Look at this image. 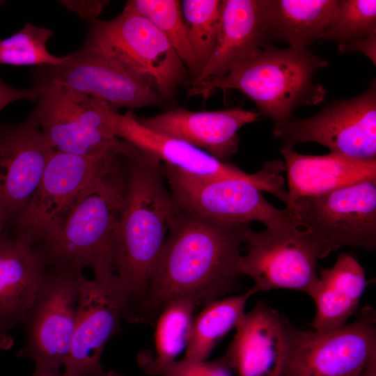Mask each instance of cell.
Instances as JSON below:
<instances>
[{
    "instance_id": "6da1fadb",
    "label": "cell",
    "mask_w": 376,
    "mask_h": 376,
    "mask_svg": "<svg viewBox=\"0 0 376 376\" xmlns=\"http://www.w3.org/2000/svg\"><path fill=\"white\" fill-rule=\"evenodd\" d=\"M249 224L178 211L152 269L146 292L127 314L130 322L157 319L166 303L186 297L203 306L240 287V245Z\"/></svg>"
},
{
    "instance_id": "7a4b0ae2",
    "label": "cell",
    "mask_w": 376,
    "mask_h": 376,
    "mask_svg": "<svg viewBox=\"0 0 376 376\" xmlns=\"http://www.w3.org/2000/svg\"><path fill=\"white\" fill-rule=\"evenodd\" d=\"M128 158L117 156L88 183L58 224L33 247L47 267L93 269L95 278L115 274L118 227Z\"/></svg>"
},
{
    "instance_id": "3957f363",
    "label": "cell",
    "mask_w": 376,
    "mask_h": 376,
    "mask_svg": "<svg viewBox=\"0 0 376 376\" xmlns=\"http://www.w3.org/2000/svg\"><path fill=\"white\" fill-rule=\"evenodd\" d=\"M127 185L115 253L116 275L129 309L143 298L178 207L166 185L162 162L130 143Z\"/></svg>"
},
{
    "instance_id": "277c9868",
    "label": "cell",
    "mask_w": 376,
    "mask_h": 376,
    "mask_svg": "<svg viewBox=\"0 0 376 376\" xmlns=\"http://www.w3.org/2000/svg\"><path fill=\"white\" fill-rule=\"evenodd\" d=\"M328 64L306 48L270 45L226 75L191 86L189 95L207 97L217 89L237 90L254 102L260 116L279 123L295 109L324 100L327 91L314 76Z\"/></svg>"
},
{
    "instance_id": "5b68a950",
    "label": "cell",
    "mask_w": 376,
    "mask_h": 376,
    "mask_svg": "<svg viewBox=\"0 0 376 376\" xmlns=\"http://www.w3.org/2000/svg\"><path fill=\"white\" fill-rule=\"evenodd\" d=\"M88 22L84 45L148 81L164 97L185 78L187 68L169 42L130 1L114 18Z\"/></svg>"
},
{
    "instance_id": "8992f818",
    "label": "cell",
    "mask_w": 376,
    "mask_h": 376,
    "mask_svg": "<svg viewBox=\"0 0 376 376\" xmlns=\"http://www.w3.org/2000/svg\"><path fill=\"white\" fill-rule=\"evenodd\" d=\"M285 208L293 225L315 244L320 259L345 246L376 248V180L301 197Z\"/></svg>"
},
{
    "instance_id": "52a82bcc",
    "label": "cell",
    "mask_w": 376,
    "mask_h": 376,
    "mask_svg": "<svg viewBox=\"0 0 376 376\" xmlns=\"http://www.w3.org/2000/svg\"><path fill=\"white\" fill-rule=\"evenodd\" d=\"M376 357V312L363 307L350 324L328 331L292 327L279 376H360Z\"/></svg>"
},
{
    "instance_id": "ba28073f",
    "label": "cell",
    "mask_w": 376,
    "mask_h": 376,
    "mask_svg": "<svg viewBox=\"0 0 376 376\" xmlns=\"http://www.w3.org/2000/svg\"><path fill=\"white\" fill-rule=\"evenodd\" d=\"M37 87L42 91L31 113L56 150L95 157L123 150L127 142L112 133L102 101L56 83Z\"/></svg>"
},
{
    "instance_id": "9c48e42d",
    "label": "cell",
    "mask_w": 376,
    "mask_h": 376,
    "mask_svg": "<svg viewBox=\"0 0 376 376\" xmlns=\"http://www.w3.org/2000/svg\"><path fill=\"white\" fill-rule=\"evenodd\" d=\"M81 270L50 267L22 323L25 343L17 357L35 366L59 370L67 359L75 329Z\"/></svg>"
},
{
    "instance_id": "30bf717a",
    "label": "cell",
    "mask_w": 376,
    "mask_h": 376,
    "mask_svg": "<svg viewBox=\"0 0 376 376\" xmlns=\"http://www.w3.org/2000/svg\"><path fill=\"white\" fill-rule=\"evenodd\" d=\"M162 169L171 197L181 210L225 222L259 221L266 228L292 225L287 210L273 206L252 181L197 176L163 163Z\"/></svg>"
},
{
    "instance_id": "8fae6325",
    "label": "cell",
    "mask_w": 376,
    "mask_h": 376,
    "mask_svg": "<svg viewBox=\"0 0 376 376\" xmlns=\"http://www.w3.org/2000/svg\"><path fill=\"white\" fill-rule=\"evenodd\" d=\"M272 134L282 140L281 147L315 142L330 152L376 159L375 79L359 95L334 101L313 116L275 123Z\"/></svg>"
},
{
    "instance_id": "7c38bea8",
    "label": "cell",
    "mask_w": 376,
    "mask_h": 376,
    "mask_svg": "<svg viewBox=\"0 0 376 376\" xmlns=\"http://www.w3.org/2000/svg\"><path fill=\"white\" fill-rule=\"evenodd\" d=\"M247 253L238 269L250 276L259 291L287 289L309 296L318 279L320 254L312 240L294 225L266 228L244 236Z\"/></svg>"
},
{
    "instance_id": "4fadbf2b",
    "label": "cell",
    "mask_w": 376,
    "mask_h": 376,
    "mask_svg": "<svg viewBox=\"0 0 376 376\" xmlns=\"http://www.w3.org/2000/svg\"><path fill=\"white\" fill-rule=\"evenodd\" d=\"M102 110L113 135L151 154L163 164L201 177L243 179L257 184L263 191L281 198L285 191L284 171L278 160L265 162L257 172L248 174L228 163L182 140L155 132L141 125L130 109L124 114L102 102Z\"/></svg>"
},
{
    "instance_id": "5bb4252c",
    "label": "cell",
    "mask_w": 376,
    "mask_h": 376,
    "mask_svg": "<svg viewBox=\"0 0 376 376\" xmlns=\"http://www.w3.org/2000/svg\"><path fill=\"white\" fill-rule=\"evenodd\" d=\"M32 78L35 86L58 84L117 111L159 104L165 98L148 81L84 45L60 65L37 66Z\"/></svg>"
},
{
    "instance_id": "9a60e30c",
    "label": "cell",
    "mask_w": 376,
    "mask_h": 376,
    "mask_svg": "<svg viewBox=\"0 0 376 376\" xmlns=\"http://www.w3.org/2000/svg\"><path fill=\"white\" fill-rule=\"evenodd\" d=\"M129 309L125 289L117 275L84 278L75 329L64 364L65 376H102L101 356L107 341L120 332Z\"/></svg>"
},
{
    "instance_id": "2e32d148",
    "label": "cell",
    "mask_w": 376,
    "mask_h": 376,
    "mask_svg": "<svg viewBox=\"0 0 376 376\" xmlns=\"http://www.w3.org/2000/svg\"><path fill=\"white\" fill-rule=\"evenodd\" d=\"M123 150L104 157L55 150L31 201L10 223L14 237L32 246L38 243L63 218L91 179Z\"/></svg>"
},
{
    "instance_id": "e0dca14e",
    "label": "cell",
    "mask_w": 376,
    "mask_h": 376,
    "mask_svg": "<svg viewBox=\"0 0 376 376\" xmlns=\"http://www.w3.org/2000/svg\"><path fill=\"white\" fill-rule=\"evenodd\" d=\"M55 150L31 113L19 123L0 121V204L8 224L31 201Z\"/></svg>"
},
{
    "instance_id": "ac0fdd59",
    "label": "cell",
    "mask_w": 376,
    "mask_h": 376,
    "mask_svg": "<svg viewBox=\"0 0 376 376\" xmlns=\"http://www.w3.org/2000/svg\"><path fill=\"white\" fill-rule=\"evenodd\" d=\"M259 116L257 111L237 107L210 111L176 108L136 118L155 132L185 141L219 161L228 163L238 151V131Z\"/></svg>"
},
{
    "instance_id": "d6986e66",
    "label": "cell",
    "mask_w": 376,
    "mask_h": 376,
    "mask_svg": "<svg viewBox=\"0 0 376 376\" xmlns=\"http://www.w3.org/2000/svg\"><path fill=\"white\" fill-rule=\"evenodd\" d=\"M293 325L259 300L245 313L225 354L237 376H279Z\"/></svg>"
},
{
    "instance_id": "ffe728a7",
    "label": "cell",
    "mask_w": 376,
    "mask_h": 376,
    "mask_svg": "<svg viewBox=\"0 0 376 376\" xmlns=\"http://www.w3.org/2000/svg\"><path fill=\"white\" fill-rule=\"evenodd\" d=\"M270 45L263 0H223L213 52L199 74L185 84L191 87L220 78Z\"/></svg>"
},
{
    "instance_id": "44dd1931",
    "label": "cell",
    "mask_w": 376,
    "mask_h": 376,
    "mask_svg": "<svg viewBox=\"0 0 376 376\" xmlns=\"http://www.w3.org/2000/svg\"><path fill=\"white\" fill-rule=\"evenodd\" d=\"M47 270L32 245L15 237L0 240V349L12 346L11 331L24 321Z\"/></svg>"
},
{
    "instance_id": "7402d4cb",
    "label": "cell",
    "mask_w": 376,
    "mask_h": 376,
    "mask_svg": "<svg viewBox=\"0 0 376 376\" xmlns=\"http://www.w3.org/2000/svg\"><path fill=\"white\" fill-rule=\"evenodd\" d=\"M288 178L289 203L319 196L366 180H376V159L361 160L330 152L306 155L281 147ZM285 203V204H286Z\"/></svg>"
},
{
    "instance_id": "603a6c76",
    "label": "cell",
    "mask_w": 376,
    "mask_h": 376,
    "mask_svg": "<svg viewBox=\"0 0 376 376\" xmlns=\"http://www.w3.org/2000/svg\"><path fill=\"white\" fill-rule=\"evenodd\" d=\"M366 285L364 269L350 253H341L331 267L319 269L318 279L309 295L315 306L313 330L328 331L347 324L359 313Z\"/></svg>"
},
{
    "instance_id": "cb8c5ba5",
    "label": "cell",
    "mask_w": 376,
    "mask_h": 376,
    "mask_svg": "<svg viewBox=\"0 0 376 376\" xmlns=\"http://www.w3.org/2000/svg\"><path fill=\"white\" fill-rule=\"evenodd\" d=\"M339 1L263 0L272 40L306 48L322 36L334 19Z\"/></svg>"
},
{
    "instance_id": "d4e9b609",
    "label": "cell",
    "mask_w": 376,
    "mask_h": 376,
    "mask_svg": "<svg viewBox=\"0 0 376 376\" xmlns=\"http://www.w3.org/2000/svg\"><path fill=\"white\" fill-rule=\"evenodd\" d=\"M256 293L252 287L242 294L205 304L194 317L185 359L205 361L221 339L236 328L245 314L248 299Z\"/></svg>"
},
{
    "instance_id": "484cf974",
    "label": "cell",
    "mask_w": 376,
    "mask_h": 376,
    "mask_svg": "<svg viewBox=\"0 0 376 376\" xmlns=\"http://www.w3.org/2000/svg\"><path fill=\"white\" fill-rule=\"evenodd\" d=\"M135 9L148 18L164 36L178 57L192 74V78L200 72V67L192 52L180 1L178 0H132Z\"/></svg>"
},
{
    "instance_id": "4316f807",
    "label": "cell",
    "mask_w": 376,
    "mask_h": 376,
    "mask_svg": "<svg viewBox=\"0 0 376 376\" xmlns=\"http://www.w3.org/2000/svg\"><path fill=\"white\" fill-rule=\"evenodd\" d=\"M198 306L196 301L186 297L165 304L157 318L155 331L156 356L159 359L173 361L187 347L194 313Z\"/></svg>"
},
{
    "instance_id": "83f0119b",
    "label": "cell",
    "mask_w": 376,
    "mask_h": 376,
    "mask_svg": "<svg viewBox=\"0 0 376 376\" xmlns=\"http://www.w3.org/2000/svg\"><path fill=\"white\" fill-rule=\"evenodd\" d=\"M223 0H183L181 11L192 52L200 71L214 48Z\"/></svg>"
},
{
    "instance_id": "f1b7e54d",
    "label": "cell",
    "mask_w": 376,
    "mask_h": 376,
    "mask_svg": "<svg viewBox=\"0 0 376 376\" xmlns=\"http://www.w3.org/2000/svg\"><path fill=\"white\" fill-rule=\"evenodd\" d=\"M52 35L49 29L26 24L13 36L0 39V65L41 66L63 63L66 56L57 57L47 50V43Z\"/></svg>"
},
{
    "instance_id": "f546056e",
    "label": "cell",
    "mask_w": 376,
    "mask_h": 376,
    "mask_svg": "<svg viewBox=\"0 0 376 376\" xmlns=\"http://www.w3.org/2000/svg\"><path fill=\"white\" fill-rule=\"evenodd\" d=\"M376 36V1H339L337 13L322 39L338 47Z\"/></svg>"
},
{
    "instance_id": "4dcf8cb0",
    "label": "cell",
    "mask_w": 376,
    "mask_h": 376,
    "mask_svg": "<svg viewBox=\"0 0 376 376\" xmlns=\"http://www.w3.org/2000/svg\"><path fill=\"white\" fill-rule=\"evenodd\" d=\"M139 368L152 376H233V369L227 357L212 361L183 359L180 361H164L148 350L140 351L136 356Z\"/></svg>"
},
{
    "instance_id": "1f68e13d",
    "label": "cell",
    "mask_w": 376,
    "mask_h": 376,
    "mask_svg": "<svg viewBox=\"0 0 376 376\" xmlns=\"http://www.w3.org/2000/svg\"><path fill=\"white\" fill-rule=\"evenodd\" d=\"M42 88L37 86L26 89L12 88L4 84L0 79V111L13 102L25 100L37 102Z\"/></svg>"
},
{
    "instance_id": "d6a6232c",
    "label": "cell",
    "mask_w": 376,
    "mask_h": 376,
    "mask_svg": "<svg viewBox=\"0 0 376 376\" xmlns=\"http://www.w3.org/2000/svg\"><path fill=\"white\" fill-rule=\"evenodd\" d=\"M61 3L68 9L77 13L88 22L97 19V16L104 8L103 1H61Z\"/></svg>"
},
{
    "instance_id": "836d02e7",
    "label": "cell",
    "mask_w": 376,
    "mask_h": 376,
    "mask_svg": "<svg viewBox=\"0 0 376 376\" xmlns=\"http://www.w3.org/2000/svg\"><path fill=\"white\" fill-rule=\"evenodd\" d=\"M338 48L341 52H360L366 55L375 65L376 64V36L362 39Z\"/></svg>"
},
{
    "instance_id": "e575fe53",
    "label": "cell",
    "mask_w": 376,
    "mask_h": 376,
    "mask_svg": "<svg viewBox=\"0 0 376 376\" xmlns=\"http://www.w3.org/2000/svg\"><path fill=\"white\" fill-rule=\"evenodd\" d=\"M32 376H65L64 373H61L59 370L53 369L48 367L35 366V370Z\"/></svg>"
},
{
    "instance_id": "d590c367",
    "label": "cell",
    "mask_w": 376,
    "mask_h": 376,
    "mask_svg": "<svg viewBox=\"0 0 376 376\" xmlns=\"http://www.w3.org/2000/svg\"><path fill=\"white\" fill-rule=\"evenodd\" d=\"M8 224L9 219L8 215L4 208L0 204V240L5 237L4 230L6 228V226H7Z\"/></svg>"
},
{
    "instance_id": "8d00e7d4",
    "label": "cell",
    "mask_w": 376,
    "mask_h": 376,
    "mask_svg": "<svg viewBox=\"0 0 376 376\" xmlns=\"http://www.w3.org/2000/svg\"><path fill=\"white\" fill-rule=\"evenodd\" d=\"M360 376H376V357L370 361Z\"/></svg>"
},
{
    "instance_id": "74e56055",
    "label": "cell",
    "mask_w": 376,
    "mask_h": 376,
    "mask_svg": "<svg viewBox=\"0 0 376 376\" xmlns=\"http://www.w3.org/2000/svg\"><path fill=\"white\" fill-rule=\"evenodd\" d=\"M102 376H124V375L116 370H109V371L104 372Z\"/></svg>"
},
{
    "instance_id": "f35d334b",
    "label": "cell",
    "mask_w": 376,
    "mask_h": 376,
    "mask_svg": "<svg viewBox=\"0 0 376 376\" xmlns=\"http://www.w3.org/2000/svg\"><path fill=\"white\" fill-rule=\"evenodd\" d=\"M3 1H0V4H1Z\"/></svg>"
}]
</instances>
